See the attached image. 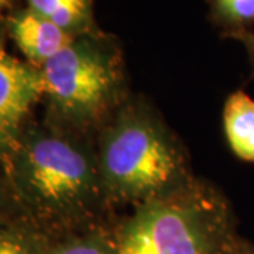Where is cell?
Here are the masks:
<instances>
[{"label":"cell","mask_w":254,"mask_h":254,"mask_svg":"<svg viewBox=\"0 0 254 254\" xmlns=\"http://www.w3.org/2000/svg\"><path fill=\"white\" fill-rule=\"evenodd\" d=\"M7 161L20 199L46 235L57 239L102 223L99 216L108 200L96 150L69 131H23Z\"/></svg>","instance_id":"6da1fadb"},{"label":"cell","mask_w":254,"mask_h":254,"mask_svg":"<svg viewBox=\"0 0 254 254\" xmlns=\"http://www.w3.org/2000/svg\"><path fill=\"white\" fill-rule=\"evenodd\" d=\"M115 232L119 254H243L247 243L226 196L195 178L137 205Z\"/></svg>","instance_id":"7a4b0ae2"},{"label":"cell","mask_w":254,"mask_h":254,"mask_svg":"<svg viewBox=\"0 0 254 254\" xmlns=\"http://www.w3.org/2000/svg\"><path fill=\"white\" fill-rule=\"evenodd\" d=\"M105 126L96 160L108 203L137 206L193 178L181 145L148 108L123 105Z\"/></svg>","instance_id":"3957f363"},{"label":"cell","mask_w":254,"mask_h":254,"mask_svg":"<svg viewBox=\"0 0 254 254\" xmlns=\"http://www.w3.org/2000/svg\"><path fill=\"white\" fill-rule=\"evenodd\" d=\"M40 69L51 109L72 130L85 131L99 126L120 108V58L112 47L95 37L76 36Z\"/></svg>","instance_id":"277c9868"},{"label":"cell","mask_w":254,"mask_h":254,"mask_svg":"<svg viewBox=\"0 0 254 254\" xmlns=\"http://www.w3.org/2000/svg\"><path fill=\"white\" fill-rule=\"evenodd\" d=\"M46 93L41 69L11 57L0 33V154L9 158L23 134V123Z\"/></svg>","instance_id":"5b68a950"},{"label":"cell","mask_w":254,"mask_h":254,"mask_svg":"<svg viewBox=\"0 0 254 254\" xmlns=\"http://www.w3.org/2000/svg\"><path fill=\"white\" fill-rule=\"evenodd\" d=\"M10 36L28 63L41 68L71 44L75 37L30 7L18 10L9 20Z\"/></svg>","instance_id":"8992f818"},{"label":"cell","mask_w":254,"mask_h":254,"mask_svg":"<svg viewBox=\"0 0 254 254\" xmlns=\"http://www.w3.org/2000/svg\"><path fill=\"white\" fill-rule=\"evenodd\" d=\"M223 127L235 155L254 163V99L242 91L232 93L225 103Z\"/></svg>","instance_id":"52a82bcc"},{"label":"cell","mask_w":254,"mask_h":254,"mask_svg":"<svg viewBox=\"0 0 254 254\" xmlns=\"http://www.w3.org/2000/svg\"><path fill=\"white\" fill-rule=\"evenodd\" d=\"M47 254H119L115 226L98 223L53 239Z\"/></svg>","instance_id":"ba28073f"},{"label":"cell","mask_w":254,"mask_h":254,"mask_svg":"<svg viewBox=\"0 0 254 254\" xmlns=\"http://www.w3.org/2000/svg\"><path fill=\"white\" fill-rule=\"evenodd\" d=\"M28 7L73 36L85 34L92 23L91 0H27Z\"/></svg>","instance_id":"9c48e42d"},{"label":"cell","mask_w":254,"mask_h":254,"mask_svg":"<svg viewBox=\"0 0 254 254\" xmlns=\"http://www.w3.org/2000/svg\"><path fill=\"white\" fill-rule=\"evenodd\" d=\"M53 239L36 226L0 227V254H47Z\"/></svg>","instance_id":"30bf717a"},{"label":"cell","mask_w":254,"mask_h":254,"mask_svg":"<svg viewBox=\"0 0 254 254\" xmlns=\"http://www.w3.org/2000/svg\"><path fill=\"white\" fill-rule=\"evenodd\" d=\"M215 13L225 24L247 27L254 24V0H213Z\"/></svg>","instance_id":"8fae6325"},{"label":"cell","mask_w":254,"mask_h":254,"mask_svg":"<svg viewBox=\"0 0 254 254\" xmlns=\"http://www.w3.org/2000/svg\"><path fill=\"white\" fill-rule=\"evenodd\" d=\"M243 254H254V245L247 242L245 246V250H243Z\"/></svg>","instance_id":"7c38bea8"},{"label":"cell","mask_w":254,"mask_h":254,"mask_svg":"<svg viewBox=\"0 0 254 254\" xmlns=\"http://www.w3.org/2000/svg\"><path fill=\"white\" fill-rule=\"evenodd\" d=\"M247 46L250 48V51H252V58H253V63H254V36H252L249 38V41H247Z\"/></svg>","instance_id":"4fadbf2b"},{"label":"cell","mask_w":254,"mask_h":254,"mask_svg":"<svg viewBox=\"0 0 254 254\" xmlns=\"http://www.w3.org/2000/svg\"><path fill=\"white\" fill-rule=\"evenodd\" d=\"M9 1H10V0H0V11L3 10V7H4V6H6V4L9 3Z\"/></svg>","instance_id":"5bb4252c"}]
</instances>
